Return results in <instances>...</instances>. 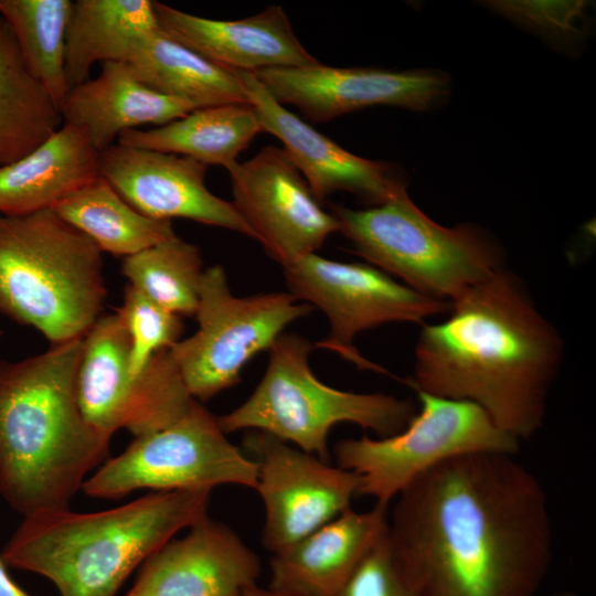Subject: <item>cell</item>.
<instances>
[{
  "instance_id": "cell-29",
  "label": "cell",
  "mask_w": 596,
  "mask_h": 596,
  "mask_svg": "<svg viewBox=\"0 0 596 596\" xmlns=\"http://www.w3.org/2000/svg\"><path fill=\"white\" fill-rule=\"evenodd\" d=\"M196 245L178 235L124 259L129 285L180 317L194 316L204 274Z\"/></svg>"
},
{
  "instance_id": "cell-32",
  "label": "cell",
  "mask_w": 596,
  "mask_h": 596,
  "mask_svg": "<svg viewBox=\"0 0 596 596\" xmlns=\"http://www.w3.org/2000/svg\"><path fill=\"white\" fill-rule=\"evenodd\" d=\"M491 6L553 39H566L577 34V21L584 11L583 2L500 1L492 2Z\"/></svg>"
},
{
  "instance_id": "cell-10",
  "label": "cell",
  "mask_w": 596,
  "mask_h": 596,
  "mask_svg": "<svg viewBox=\"0 0 596 596\" xmlns=\"http://www.w3.org/2000/svg\"><path fill=\"white\" fill-rule=\"evenodd\" d=\"M313 307L289 292L234 296L221 265L204 270L191 337L169 347L190 396L205 402L240 381L246 363L269 350L288 324Z\"/></svg>"
},
{
  "instance_id": "cell-3",
  "label": "cell",
  "mask_w": 596,
  "mask_h": 596,
  "mask_svg": "<svg viewBox=\"0 0 596 596\" xmlns=\"http://www.w3.org/2000/svg\"><path fill=\"white\" fill-rule=\"evenodd\" d=\"M84 338L19 361L0 360V496L23 518L70 508L109 456L111 437L77 400Z\"/></svg>"
},
{
  "instance_id": "cell-23",
  "label": "cell",
  "mask_w": 596,
  "mask_h": 596,
  "mask_svg": "<svg viewBox=\"0 0 596 596\" xmlns=\"http://www.w3.org/2000/svg\"><path fill=\"white\" fill-rule=\"evenodd\" d=\"M260 131L251 105L230 104L196 108L151 129L125 130L117 143L180 155L228 170Z\"/></svg>"
},
{
  "instance_id": "cell-4",
  "label": "cell",
  "mask_w": 596,
  "mask_h": 596,
  "mask_svg": "<svg viewBox=\"0 0 596 596\" xmlns=\"http://www.w3.org/2000/svg\"><path fill=\"white\" fill-rule=\"evenodd\" d=\"M211 492L151 491L107 510L25 517L0 556L46 577L61 596H115L153 552L207 514Z\"/></svg>"
},
{
  "instance_id": "cell-22",
  "label": "cell",
  "mask_w": 596,
  "mask_h": 596,
  "mask_svg": "<svg viewBox=\"0 0 596 596\" xmlns=\"http://www.w3.org/2000/svg\"><path fill=\"white\" fill-rule=\"evenodd\" d=\"M99 175V152L75 126L63 124L21 159L0 168V215H26Z\"/></svg>"
},
{
  "instance_id": "cell-13",
  "label": "cell",
  "mask_w": 596,
  "mask_h": 596,
  "mask_svg": "<svg viewBox=\"0 0 596 596\" xmlns=\"http://www.w3.org/2000/svg\"><path fill=\"white\" fill-rule=\"evenodd\" d=\"M243 447L257 465L255 490L265 508L262 542L273 553L333 520L360 496L359 475L269 434L248 430Z\"/></svg>"
},
{
  "instance_id": "cell-19",
  "label": "cell",
  "mask_w": 596,
  "mask_h": 596,
  "mask_svg": "<svg viewBox=\"0 0 596 596\" xmlns=\"http://www.w3.org/2000/svg\"><path fill=\"white\" fill-rule=\"evenodd\" d=\"M159 28L214 65L236 73L296 67L319 61L296 36L280 6L248 18L223 21L198 17L153 1Z\"/></svg>"
},
{
  "instance_id": "cell-24",
  "label": "cell",
  "mask_w": 596,
  "mask_h": 596,
  "mask_svg": "<svg viewBox=\"0 0 596 596\" xmlns=\"http://www.w3.org/2000/svg\"><path fill=\"white\" fill-rule=\"evenodd\" d=\"M126 64L146 86L196 108L251 105L236 73L214 65L160 28L136 42Z\"/></svg>"
},
{
  "instance_id": "cell-30",
  "label": "cell",
  "mask_w": 596,
  "mask_h": 596,
  "mask_svg": "<svg viewBox=\"0 0 596 596\" xmlns=\"http://www.w3.org/2000/svg\"><path fill=\"white\" fill-rule=\"evenodd\" d=\"M116 313L130 339L128 370L134 377L145 371L157 352L179 341L183 331L180 316L162 308L129 284Z\"/></svg>"
},
{
  "instance_id": "cell-6",
  "label": "cell",
  "mask_w": 596,
  "mask_h": 596,
  "mask_svg": "<svg viewBox=\"0 0 596 596\" xmlns=\"http://www.w3.org/2000/svg\"><path fill=\"white\" fill-rule=\"evenodd\" d=\"M312 349L305 337L283 333L270 347L266 371L249 397L216 417L220 428L226 435L263 432L329 462L328 436L334 425L352 423L387 437L416 413L408 400L322 383L309 364Z\"/></svg>"
},
{
  "instance_id": "cell-33",
  "label": "cell",
  "mask_w": 596,
  "mask_h": 596,
  "mask_svg": "<svg viewBox=\"0 0 596 596\" xmlns=\"http://www.w3.org/2000/svg\"><path fill=\"white\" fill-rule=\"evenodd\" d=\"M0 596H33L20 588L7 572V566L0 556Z\"/></svg>"
},
{
  "instance_id": "cell-5",
  "label": "cell",
  "mask_w": 596,
  "mask_h": 596,
  "mask_svg": "<svg viewBox=\"0 0 596 596\" xmlns=\"http://www.w3.org/2000/svg\"><path fill=\"white\" fill-rule=\"evenodd\" d=\"M107 290L99 248L51 209L0 215V312L52 344L84 338Z\"/></svg>"
},
{
  "instance_id": "cell-27",
  "label": "cell",
  "mask_w": 596,
  "mask_h": 596,
  "mask_svg": "<svg viewBox=\"0 0 596 596\" xmlns=\"http://www.w3.org/2000/svg\"><path fill=\"white\" fill-rule=\"evenodd\" d=\"M62 116L23 61L0 18V168L39 147L60 127Z\"/></svg>"
},
{
  "instance_id": "cell-25",
  "label": "cell",
  "mask_w": 596,
  "mask_h": 596,
  "mask_svg": "<svg viewBox=\"0 0 596 596\" xmlns=\"http://www.w3.org/2000/svg\"><path fill=\"white\" fill-rule=\"evenodd\" d=\"M157 29L150 0L73 1L65 36L70 89L87 81L96 63H126L136 42Z\"/></svg>"
},
{
  "instance_id": "cell-17",
  "label": "cell",
  "mask_w": 596,
  "mask_h": 596,
  "mask_svg": "<svg viewBox=\"0 0 596 596\" xmlns=\"http://www.w3.org/2000/svg\"><path fill=\"white\" fill-rule=\"evenodd\" d=\"M141 565L124 596H244L260 574L259 558L227 524L207 514Z\"/></svg>"
},
{
  "instance_id": "cell-26",
  "label": "cell",
  "mask_w": 596,
  "mask_h": 596,
  "mask_svg": "<svg viewBox=\"0 0 596 596\" xmlns=\"http://www.w3.org/2000/svg\"><path fill=\"white\" fill-rule=\"evenodd\" d=\"M51 210L115 256H130L177 234L171 221L146 216L98 175L57 201Z\"/></svg>"
},
{
  "instance_id": "cell-2",
  "label": "cell",
  "mask_w": 596,
  "mask_h": 596,
  "mask_svg": "<svg viewBox=\"0 0 596 596\" xmlns=\"http://www.w3.org/2000/svg\"><path fill=\"white\" fill-rule=\"evenodd\" d=\"M424 324L415 347L416 392L469 401L518 440L542 425L562 344L521 284L502 267Z\"/></svg>"
},
{
  "instance_id": "cell-16",
  "label": "cell",
  "mask_w": 596,
  "mask_h": 596,
  "mask_svg": "<svg viewBox=\"0 0 596 596\" xmlns=\"http://www.w3.org/2000/svg\"><path fill=\"white\" fill-rule=\"evenodd\" d=\"M206 168L192 158L114 143L99 152V175L141 214L188 219L255 240L233 202L205 185Z\"/></svg>"
},
{
  "instance_id": "cell-28",
  "label": "cell",
  "mask_w": 596,
  "mask_h": 596,
  "mask_svg": "<svg viewBox=\"0 0 596 596\" xmlns=\"http://www.w3.org/2000/svg\"><path fill=\"white\" fill-rule=\"evenodd\" d=\"M70 0H0V18L10 28L26 68L58 110L70 92L65 76V36Z\"/></svg>"
},
{
  "instance_id": "cell-21",
  "label": "cell",
  "mask_w": 596,
  "mask_h": 596,
  "mask_svg": "<svg viewBox=\"0 0 596 596\" xmlns=\"http://www.w3.org/2000/svg\"><path fill=\"white\" fill-rule=\"evenodd\" d=\"M194 109L142 84L126 63L108 62L98 76L70 89L60 113L64 124L81 129L100 152L125 130L161 126Z\"/></svg>"
},
{
  "instance_id": "cell-9",
  "label": "cell",
  "mask_w": 596,
  "mask_h": 596,
  "mask_svg": "<svg viewBox=\"0 0 596 596\" xmlns=\"http://www.w3.org/2000/svg\"><path fill=\"white\" fill-rule=\"evenodd\" d=\"M237 485L255 489L257 465L232 444L199 401L170 425L135 437L107 458L82 486L98 499H121L136 490L175 491Z\"/></svg>"
},
{
  "instance_id": "cell-34",
  "label": "cell",
  "mask_w": 596,
  "mask_h": 596,
  "mask_svg": "<svg viewBox=\"0 0 596 596\" xmlns=\"http://www.w3.org/2000/svg\"><path fill=\"white\" fill-rule=\"evenodd\" d=\"M244 596H291L285 593L274 590L269 587L263 588L256 584L252 585L244 594Z\"/></svg>"
},
{
  "instance_id": "cell-1",
  "label": "cell",
  "mask_w": 596,
  "mask_h": 596,
  "mask_svg": "<svg viewBox=\"0 0 596 596\" xmlns=\"http://www.w3.org/2000/svg\"><path fill=\"white\" fill-rule=\"evenodd\" d=\"M394 501L389 541L421 596H535L547 576V496L513 454L451 458Z\"/></svg>"
},
{
  "instance_id": "cell-35",
  "label": "cell",
  "mask_w": 596,
  "mask_h": 596,
  "mask_svg": "<svg viewBox=\"0 0 596 596\" xmlns=\"http://www.w3.org/2000/svg\"><path fill=\"white\" fill-rule=\"evenodd\" d=\"M551 596H578V595L575 594L574 592L563 590V592L553 594Z\"/></svg>"
},
{
  "instance_id": "cell-15",
  "label": "cell",
  "mask_w": 596,
  "mask_h": 596,
  "mask_svg": "<svg viewBox=\"0 0 596 596\" xmlns=\"http://www.w3.org/2000/svg\"><path fill=\"white\" fill-rule=\"evenodd\" d=\"M254 75L279 104L297 107L312 123L379 105L424 111L440 105L450 93L449 77L429 70L397 72L318 62Z\"/></svg>"
},
{
  "instance_id": "cell-18",
  "label": "cell",
  "mask_w": 596,
  "mask_h": 596,
  "mask_svg": "<svg viewBox=\"0 0 596 596\" xmlns=\"http://www.w3.org/2000/svg\"><path fill=\"white\" fill-rule=\"evenodd\" d=\"M262 130L277 137L315 196L349 192L371 206L389 200L406 182L394 164L359 157L279 104L252 73L236 72Z\"/></svg>"
},
{
  "instance_id": "cell-11",
  "label": "cell",
  "mask_w": 596,
  "mask_h": 596,
  "mask_svg": "<svg viewBox=\"0 0 596 596\" xmlns=\"http://www.w3.org/2000/svg\"><path fill=\"white\" fill-rule=\"evenodd\" d=\"M129 351L128 332L116 312L100 316L84 337L78 405L87 423L109 437L118 429L135 437L159 430L193 400L169 348L157 352L137 377L128 370Z\"/></svg>"
},
{
  "instance_id": "cell-31",
  "label": "cell",
  "mask_w": 596,
  "mask_h": 596,
  "mask_svg": "<svg viewBox=\"0 0 596 596\" xmlns=\"http://www.w3.org/2000/svg\"><path fill=\"white\" fill-rule=\"evenodd\" d=\"M338 596H421L393 554L387 526Z\"/></svg>"
},
{
  "instance_id": "cell-12",
  "label": "cell",
  "mask_w": 596,
  "mask_h": 596,
  "mask_svg": "<svg viewBox=\"0 0 596 596\" xmlns=\"http://www.w3.org/2000/svg\"><path fill=\"white\" fill-rule=\"evenodd\" d=\"M284 275L288 292L320 309L329 320V334L313 347L336 352L359 369L381 373L387 372L354 347L358 333L394 321L423 322L450 307V301L421 294L376 267L316 253L284 267Z\"/></svg>"
},
{
  "instance_id": "cell-8",
  "label": "cell",
  "mask_w": 596,
  "mask_h": 596,
  "mask_svg": "<svg viewBox=\"0 0 596 596\" xmlns=\"http://www.w3.org/2000/svg\"><path fill=\"white\" fill-rule=\"evenodd\" d=\"M417 396L419 408L401 432L334 445L338 466L361 477L360 496L389 505L416 478L451 458L518 451L519 440L477 404L423 392Z\"/></svg>"
},
{
  "instance_id": "cell-14",
  "label": "cell",
  "mask_w": 596,
  "mask_h": 596,
  "mask_svg": "<svg viewBox=\"0 0 596 596\" xmlns=\"http://www.w3.org/2000/svg\"><path fill=\"white\" fill-rule=\"evenodd\" d=\"M227 171L234 206L283 268L339 232L334 215L321 206L283 148L267 146Z\"/></svg>"
},
{
  "instance_id": "cell-20",
  "label": "cell",
  "mask_w": 596,
  "mask_h": 596,
  "mask_svg": "<svg viewBox=\"0 0 596 596\" xmlns=\"http://www.w3.org/2000/svg\"><path fill=\"white\" fill-rule=\"evenodd\" d=\"M389 505L352 508L273 553L268 587L291 596H338L385 531Z\"/></svg>"
},
{
  "instance_id": "cell-36",
  "label": "cell",
  "mask_w": 596,
  "mask_h": 596,
  "mask_svg": "<svg viewBox=\"0 0 596 596\" xmlns=\"http://www.w3.org/2000/svg\"><path fill=\"white\" fill-rule=\"evenodd\" d=\"M1 336H2V330H1V328H0V337H1Z\"/></svg>"
},
{
  "instance_id": "cell-7",
  "label": "cell",
  "mask_w": 596,
  "mask_h": 596,
  "mask_svg": "<svg viewBox=\"0 0 596 596\" xmlns=\"http://www.w3.org/2000/svg\"><path fill=\"white\" fill-rule=\"evenodd\" d=\"M331 213L358 255L436 299L453 301L502 267L499 247L482 230L437 224L406 188L381 204L360 210L334 204Z\"/></svg>"
}]
</instances>
